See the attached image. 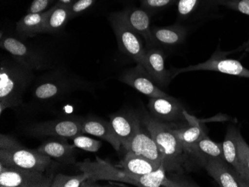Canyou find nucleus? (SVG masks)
<instances>
[{
    "mask_svg": "<svg viewBox=\"0 0 249 187\" xmlns=\"http://www.w3.org/2000/svg\"><path fill=\"white\" fill-rule=\"evenodd\" d=\"M141 119L161 152L167 173L183 174L193 168L194 163H198L175 135L173 124L158 121L148 114L141 115Z\"/></svg>",
    "mask_w": 249,
    "mask_h": 187,
    "instance_id": "obj_1",
    "label": "nucleus"
},
{
    "mask_svg": "<svg viewBox=\"0 0 249 187\" xmlns=\"http://www.w3.org/2000/svg\"><path fill=\"white\" fill-rule=\"evenodd\" d=\"M35 80V71L11 58L0 63V114L6 109L19 107L25 93Z\"/></svg>",
    "mask_w": 249,
    "mask_h": 187,
    "instance_id": "obj_2",
    "label": "nucleus"
},
{
    "mask_svg": "<svg viewBox=\"0 0 249 187\" xmlns=\"http://www.w3.org/2000/svg\"><path fill=\"white\" fill-rule=\"evenodd\" d=\"M88 86L89 83L67 71H52L39 78L34 86L32 96L38 102H53Z\"/></svg>",
    "mask_w": 249,
    "mask_h": 187,
    "instance_id": "obj_3",
    "label": "nucleus"
},
{
    "mask_svg": "<svg viewBox=\"0 0 249 187\" xmlns=\"http://www.w3.org/2000/svg\"><path fill=\"white\" fill-rule=\"evenodd\" d=\"M0 163L11 167L36 170L44 172L51 164V157L37 149L22 146L16 138L0 135Z\"/></svg>",
    "mask_w": 249,
    "mask_h": 187,
    "instance_id": "obj_4",
    "label": "nucleus"
},
{
    "mask_svg": "<svg viewBox=\"0 0 249 187\" xmlns=\"http://www.w3.org/2000/svg\"><path fill=\"white\" fill-rule=\"evenodd\" d=\"M108 20L115 34L120 51L131 58L136 64L143 65L146 49L144 47L141 36L128 24L123 11L110 14Z\"/></svg>",
    "mask_w": 249,
    "mask_h": 187,
    "instance_id": "obj_5",
    "label": "nucleus"
},
{
    "mask_svg": "<svg viewBox=\"0 0 249 187\" xmlns=\"http://www.w3.org/2000/svg\"><path fill=\"white\" fill-rule=\"evenodd\" d=\"M236 51H240L239 49L234 51H222L220 48H218L212 54V56L205 62L188 66L185 68H172L173 79L180 74L194 71H213L249 79V69L245 68L237 60L227 58V55Z\"/></svg>",
    "mask_w": 249,
    "mask_h": 187,
    "instance_id": "obj_6",
    "label": "nucleus"
},
{
    "mask_svg": "<svg viewBox=\"0 0 249 187\" xmlns=\"http://www.w3.org/2000/svg\"><path fill=\"white\" fill-rule=\"evenodd\" d=\"M0 47L9 53L14 59L33 71H42L52 68L51 61L22 40L12 36L0 35Z\"/></svg>",
    "mask_w": 249,
    "mask_h": 187,
    "instance_id": "obj_7",
    "label": "nucleus"
},
{
    "mask_svg": "<svg viewBox=\"0 0 249 187\" xmlns=\"http://www.w3.org/2000/svg\"><path fill=\"white\" fill-rule=\"evenodd\" d=\"M83 119L62 118L44 121L28 125L26 132L33 137H56L73 139L78 135H83Z\"/></svg>",
    "mask_w": 249,
    "mask_h": 187,
    "instance_id": "obj_8",
    "label": "nucleus"
},
{
    "mask_svg": "<svg viewBox=\"0 0 249 187\" xmlns=\"http://www.w3.org/2000/svg\"><path fill=\"white\" fill-rule=\"evenodd\" d=\"M53 178L36 170L11 167L0 163L1 187H52Z\"/></svg>",
    "mask_w": 249,
    "mask_h": 187,
    "instance_id": "obj_9",
    "label": "nucleus"
},
{
    "mask_svg": "<svg viewBox=\"0 0 249 187\" xmlns=\"http://www.w3.org/2000/svg\"><path fill=\"white\" fill-rule=\"evenodd\" d=\"M119 81L134 88L149 98L170 96L156 85L143 66L137 64L134 68L125 69L119 77Z\"/></svg>",
    "mask_w": 249,
    "mask_h": 187,
    "instance_id": "obj_10",
    "label": "nucleus"
},
{
    "mask_svg": "<svg viewBox=\"0 0 249 187\" xmlns=\"http://www.w3.org/2000/svg\"><path fill=\"white\" fill-rule=\"evenodd\" d=\"M76 166L82 172L88 174V181L90 183L96 182L99 180H107L131 184L130 176L126 172L99 157H96L95 161L86 160L77 163Z\"/></svg>",
    "mask_w": 249,
    "mask_h": 187,
    "instance_id": "obj_11",
    "label": "nucleus"
},
{
    "mask_svg": "<svg viewBox=\"0 0 249 187\" xmlns=\"http://www.w3.org/2000/svg\"><path fill=\"white\" fill-rule=\"evenodd\" d=\"M208 174L221 187H249L238 172L225 159L210 157L203 164Z\"/></svg>",
    "mask_w": 249,
    "mask_h": 187,
    "instance_id": "obj_12",
    "label": "nucleus"
},
{
    "mask_svg": "<svg viewBox=\"0 0 249 187\" xmlns=\"http://www.w3.org/2000/svg\"><path fill=\"white\" fill-rule=\"evenodd\" d=\"M150 115L165 123H172L186 119L182 104L173 96L150 98L148 103Z\"/></svg>",
    "mask_w": 249,
    "mask_h": 187,
    "instance_id": "obj_13",
    "label": "nucleus"
},
{
    "mask_svg": "<svg viewBox=\"0 0 249 187\" xmlns=\"http://www.w3.org/2000/svg\"><path fill=\"white\" fill-rule=\"evenodd\" d=\"M179 22H195L217 13L218 0H178L176 3Z\"/></svg>",
    "mask_w": 249,
    "mask_h": 187,
    "instance_id": "obj_14",
    "label": "nucleus"
},
{
    "mask_svg": "<svg viewBox=\"0 0 249 187\" xmlns=\"http://www.w3.org/2000/svg\"><path fill=\"white\" fill-rule=\"evenodd\" d=\"M109 118L122 146L127 152L131 140L142 126L141 115L132 111H123L110 114Z\"/></svg>",
    "mask_w": 249,
    "mask_h": 187,
    "instance_id": "obj_15",
    "label": "nucleus"
},
{
    "mask_svg": "<svg viewBox=\"0 0 249 187\" xmlns=\"http://www.w3.org/2000/svg\"><path fill=\"white\" fill-rule=\"evenodd\" d=\"M166 54L160 47L146 49L143 67L158 86L166 87L173 79L172 69H166Z\"/></svg>",
    "mask_w": 249,
    "mask_h": 187,
    "instance_id": "obj_16",
    "label": "nucleus"
},
{
    "mask_svg": "<svg viewBox=\"0 0 249 187\" xmlns=\"http://www.w3.org/2000/svg\"><path fill=\"white\" fill-rule=\"evenodd\" d=\"M123 13L129 26L145 40V49L159 47L152 35L150 23L152 15L149 12L141 7L132 6L124 10Z\"/></svg>",
    "mask_w": 249,
    "mask_h": 187,
    "instance_id": "obj_17",
    "label": "nucleus"
},
{
    "mask_svg": "<svg viewBox=\"0 0 249 187\" xmlns=\"http://www.w3.org/2000/svg\"><path fill=\"white\" fill-rule=\"evenodd\" d=\"M65 138L52 137L45 141L37 150L45 155L64 165L73 164L76 162V147L70 144Z\"/></svg>",
    "mask_w": 249,
    "mask_h": 187,
    "instance_id": "obj_18",
    "label": "nucleus"
},
{
    "mask_svg": "<svg viewBox=\"0 0 249 187\" xmlns=\"http://www.w3.org/2000/svg\"><path fill=\"white\" fill-rule=\"evenodd\" d=\"M127 152L139 154L159 165L163 162L160 149L143 124L131 140Z\"/></svg>",
    "mask_w": 249,
    "mask_h": 187,
    "instance_id": "obj_19",
    "label": "nucleus"
},
{
    "mask_svg": "<svg viewBox=\"0 0 249 187\" xmlns=\"http://www.w3.org/2000/svg\"><path fill=\"white\" fill-rule=\"evenodd\" d=\"M83 134L93 135L107 141L111 145L114 150L120 151L122 146L118 136L116 135L110 121H106L97 117H89L82 120Z\"/></svg>",
    "mask_w": 249,
    "mask_h": 187,
    "instance_id": "obj_20",
    "label": "nucleus"
},
{
    "mask_svg": "<svg viewBox=\"0 0 249 187\" xmlns=\"http://www.w3.org/2000/svg\"><path fill=\"white\" fill-rule=\"evenodd\" d=\"M131 180V185L141 187H193L188 183L179 182L173 178H169L167 171L165 169L163 163L156 170L143 174V175H134L128 174Z\"/></svg>",
    "mask_w": 249,
    "mask_h": 187,
    "instance_id": "obj_21",
    "label": "nucleus"
},
{
    "mask_svg": "<svg viewBox=\"0 0 249 187\" xmlns=\"http://www.w3.org/2000/svg\"><path fill=\"white\" fill-rule=\"evenodd\" d=\"M152 35L159 47H176L183 44L187 37L188 29L180 23L165 26L152 27Z\"/></svg>",
    "mask_w": 249,
    "mask_h": 187,
    "instance_id": "obj_22",
    "label": "nucleus"
},
{
    "mask_svg": "<svg viewBox=\"0 0 249 187\" xmlns=\"http://www.w3.org/2000/svg\"><path fill=\"white\" fill-rule=\"evenodd\" d=\"M52 11V7L41 13L27 14L16 25V33L21 40L43 34L45 22Z\"/></svg>",
    "mask_w": 249,
    "mask_h": 187,
    "instance_id": "obj_23",
    "label": "nucleus"
},
{
    "mask_svg": "<svg viewBox=\"0 0 249 187\" xmlns=\"http://www.w3.org/2000/svg\"><path fill=\"white\" fill-rule=\"evenodd\" d=\"M161 165V164H160ZM160 165L132 152H127L126 154L116 166L127 174L143 175L156 170Z\"/></svg>",
    "mask_w": 249,
    "mask_h": 187,
    "instance_id": "obj_24",
    "label": "nucleus"
},
{
    "mask_svg": "<svg viewBox=\"0 0 249 187\" xmlns=\"http://www.w3.org/2000/svg\"><path fill=\"white\" fill-rule=\"evenodd\" d=\"M71 19L69 5L56 2L52 6V11L47 17L43 28V34H58Z\"/></svg>",
    "mask_w": 249,
    "mask_h": 187,
    "instance_id": "obj_25",
    "label": "nucleus"
},
{
    "mask_svg": "<svg viewBox=\"0 0 249 187\" xmlns=\"http://www.w3.org/2000/svg\"><path fill=\"white\" fill-rule=\"evenodd\" d=\"M192 152L198 165L203 167L206 159L210 157L224 159L222 142L213 141L209 136H205L193 146Z\"/></svg>",
    "mask_w": 249,
    "mask_h": 187,
    "instance_id": "obj_26",
    "label": "nucleus"
},
{
    "mask_svg": "<svg viewBox=\"0 0 249 187\" xmlns=\"http://www.w3.org/2000/svg\"><path fill=\"white\" fill-rule=\"evenodd\" d=\"M240 130L233 125H229L226 131L225 139L222 142L224 159L225 161L236 170L238 174H241L240 160L238 155V134Z\"/></svg>",
    "mask_w": 249,
    "mask_h": 187,
    "instance_id": "obj_27",
    "label": "nucleus"
},
{
    "mask_svg": "<svg viewBox=\"0 0 249 187\" xmlns=\"http://www.w3.org/2000/svg\"><path fill=\"white\" fill-rule=\"evenodd\" d=\"M173 131L178 139L194 157V153L192 152L193 146L201 138L207 136L205 129L201 125H199V123L189 124L188 126L180 127V128H178L175 124H173Z\"/></svg>",
    "mask_w": 249,
    "mask_h": 187,
    "instance_id": "obj_28",
    "label": "nucleus"
},
{
    "mask_svg": "<svg viewBox=\"0 0 249 187\" xmlns=\"http://www.w3.org/2000/svg\"><path fill=\"white\" fill-rule=\"evenodd\" d=\"M89 176L86 173L77 175H67L58 173L53 178L52 187H88L86 181H88Z\"/></svg>",
    "mask_w": 249,
    "mask_h": 187,
    "instance_id": "obj_29",
    "label": "nucleus"
},
{
    "mask_svg": "<svg viewBox=\"0 0 249 187\" xmlns=\"http://www.w3.org/2000/svg\"><path fill=\"white\" fill-rule=\"evenodd\" d=\"M238 155L241 168L242 178L249 185V146L243 139V136L239 131L238 138Z\"/></svg>",
    "mask_w": 249,
    "mask_h": 187,
    "instance_id": "obj_30",
    "label": "nucleus"
},
{
    "mask_svg": "<svg viewBox=\"0 0 249 187\" xmlns=\"http://www.w3.org/2000/svg\"><path fill=\"white\" fill-rule=\"evenodd\" d=\"M178 1V0H141V8L152 16L173 6Z\"/></svg>",
    "mask_w": 249,
    "mask_h": 187,
    "instance_id": "obj_31",
    "label": "nucleus"
},
{
    "mask_svg": "<svg viewBox=\"0 0 249 187\" xmlns=\"http://www.w3.org/2000/svg\"><path fill=\"white\" fill-rule=\"evenodd\" d=\"M73 145L77 149H82L88 152H97L102 147V142L97 139H93L89 136L78 135L72 139Z\"/></svg>",
    "mask_w": 249,
    "mask_h": 187,
    "instance_id": "obj_32",
    "label": "nucleus"
},
{
    "mask_svg": "<svg viewBox=\"0 0 249 187\" xmlns=\"http://www.w3.org/2000/svg\"><path fill=\"white\" fill-rule=\"evenodd\" d=\"M219 5L249 16V0H218Z\"/></svg>",
    "mask_w": 249,
    "mask_h": 187,
    "instance_id": "obj_33",
    "label": "nucleus"
},
{
    "mask_svg": "<svg viewBox=\"0 0 249 187\" xmlns=\"http://www.w3.org/2000/svg\"><path fill=\"white\" fill-rule=\"evenodd\" d=\"M97 0H76L73 3L69 5L71 14V19L75 17L86 12L94 5Z\"/></svg>",
    "mask_w": 249,
    "mask_h": 187,
    "instance_id": "obj_34",
    "label": "nucleus"
},
{
    "mask_svg": "<svg viewBox=\"0 0 249 187\" xmlns=\"http://www.w3.org/2000/svg\"><path fill=\"white\" fill-rule=\"evenodd\" d=\"M57 0H33L27 10V14L41 13Z\"/></svg>",
    "mask_w": 249,
    "mask_h": 187,
    "instance_id": "obj_35",
    "label": "nucleus"
},
{
    "mask_svg": "<svg viewBox=\"0 0 249 187\" xmlns=\"http://www.w3.org/2000/svg\"><path fill=\"white\" fill-rule=\"evenodd\" d=\"M238 49L239 50H240V51H246V52L249 53V40L244 43V44H243V45H242L241 47H239Z\"/></svg>",
    "mask_w": 249,
    "mask_h": 187,
    "instance_id": "obj_36",
    "label": "nucleus"
},
{
    "mask_svg": "<svg viewBox=\"0 0 249 187\" xmlns=\"http://www.w3.org/2000/svg\"><path fill=\"white\" fill-rule=\"evenodd\" d=\"M76 0H57V2L65 5H71V4L73 3Z\"/></svg>",
    "mask_w": 249,
    "mask_h": 187,
    "instance_id": "obj_37",
    "label": "nucleus"
}]
</instances>
